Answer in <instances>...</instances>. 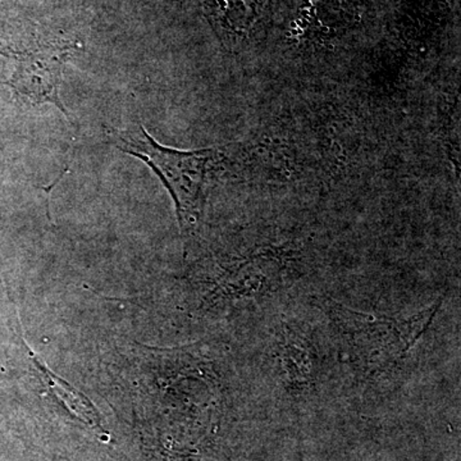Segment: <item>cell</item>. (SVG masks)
Wrapping results in <instances>:
<instances>
[{
    "instance_id": "3",
    "label": "cell",
    "mask_w": 461,
    "mask_h": 461,
    "mask_svg": "<svg viewBox=\"0 0 461 461\" xmlns=\"http://www.w3.org/2000/svg\"><path fill=\"white\" fill-rule=\"evenodd\" d=\"M66 56V50L14 54L17 60L16 71L12 75L8 85L18 95L33 105L45 103L56 105L71 121V115L67 112L59 96L62 66Z\"/></svg>"
},
{
    "instance_id": "2",
    "label": "cell",
    "mask_w": 461,
    "mask_h": 461,
    "mask_svg": "<svg viewBox=\"0 0 461 461\" xmlns=\"http://www.w3.org/2000/svg\"><path fill=\"white\" fill-rule=\"evenodd\" d=\"M107 135L115 148L138 158L156 172L175 200L182 232H190L202 214L206 163L212 151L162 147L142 126L129 130L108 127Z\"/></svg>"
},
{
    "instance_id": "1",
    "label": "cell",
    "mask_w": 461,
    "mask_h": 461,
    "mask_svg": "<svg viewBox=\"0 0 461 461\" xmlns=\"http://www.w3.org/2000/svg\"><path fill=\"white\" fill-rule=\"evenodd\" d=\"M318 305L338 327L353 362L373 377L391 371L402 362L429 330L441 304L437 303L402 320L357 313L330 299L321 300Z\"/></svg>"
}]
</instances>
